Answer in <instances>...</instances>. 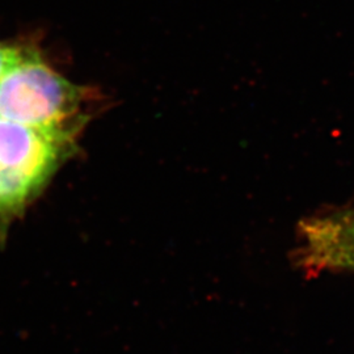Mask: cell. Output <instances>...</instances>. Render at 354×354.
<instances>
[{"instance_id":"2","label":"cell","mask_w":354,"mask_h":354,"mask_svg":"<svg viewBox=\"0 0 354 354\" xmlns=\"http://www.w3.org/2000/svg\"><path fill=\"white\" fill-rule=\"evenodd\" d=\"M28 45L0 42V74L11 67L24 54Z\"/></svg>"},{"instance_id":"1","label":"cell","mask_w":354,"mask_h":354,"mask_svg":"<svg viewBox=\"0 0 354 354\" xmlns=\"http://www.w3.org/2000/svg\"><path fill=\"white\" fill-rule=\"evenodd\" d=\"M298 243L295 259L304 270L354 272V209L306 218L298 226Z\"/></svg>"}]
</instances>
